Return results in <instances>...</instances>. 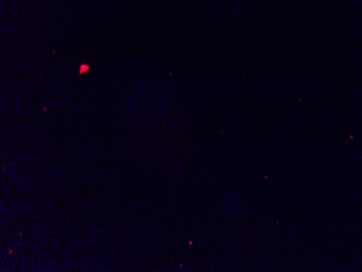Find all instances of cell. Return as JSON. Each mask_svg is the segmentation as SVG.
I'll list each match as a JSON object with an SVG mask.
<instances>
[{
    "label": "cell",
    "mask_w": 362,
    "mask_h": 272,
    "mask_svg": "<svg viewBox=\"0 0 362 272\" xmlns=\"http://www.w3.org/2000/svg\"><path fill=\"white\" fill-rule=\"evenodd\" d=\"M86 70H88V66H81V73L86 72Z\"/></svg>",
    "instance_id": "cell-1"
}]
</instances>
